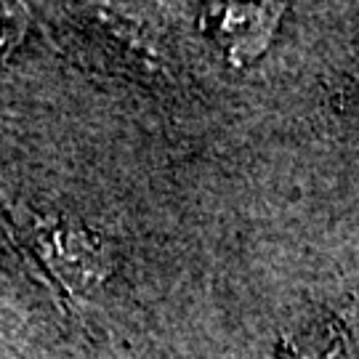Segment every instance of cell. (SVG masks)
Instances as JSON below:
<instances>
[{"instance_id":"6da1fadb","label":"cell","mask_w":359,"mask_h":359,"mask_svg":"<svg viewBox=\"0 0 359 359\" xmlns=\"http://www.w3.org/2000/svg\"><path fill=\"white\" fill-rule=\"evenodd\" d=\"M29 240L40 258L72 290H90L104 280L107 258L93 231L77 226L69 218H32Z\"/></svg>"},{"instance_id":"3957f363","label":"cell","mask_w":359,"mask_h":359,"mask_svg":"<svg viewBox=\"0 0 359 359\" xmlns=\"http://www.w3.org/2000/svg\"><path fill=\"white\" fill-rule=\"evenodd\" d=\"M280 359H348V338L333 317H314L285 338Z\"/></svg>"},{"instance_id":"7a4b0ae2","label":"cell","mask_w":359,"mask_h":359,"mask_svg":"<svg viewBox=\"0 0 359 359\" xmlns=\"http://www.w3.org/2000/svg\"><path fill=\"white\" fill-rule=\"evenodd\" d=\"M283 19V6H237L213 3L203 11V29L221 51L237 65H248L266 51Z\"/></svg>"}]
</instances>
